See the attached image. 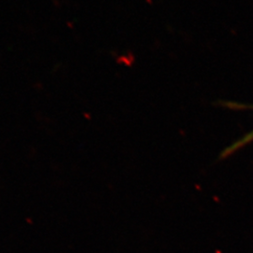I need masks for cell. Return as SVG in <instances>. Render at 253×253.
Segmentation results:
<instances>
[{"label":"cell","instance_id":"obj_1","mask_svg":"<svg viewBox=\"0 0 253 253\" xmlns=\"http://www.w3.org/2000/svg\"><path fill=\"white\" fill-rule=\"evenodd\" d=\"M227 106L232 107V108H240V109H251L253 110V105H242V104H238V103H235V102H228L226 103ZM253 142V128L249 131L247 134H245L243 137H241L240 139H238L236 142L234 144L228 146L226 149L222 152L221 158H227L229 156H231L232 154L235 153L236 151H238L239 149L243 148L246 145H250L251 143Z\"/></svg>","mask_w":253,"mask_h":253}]
</instances>
